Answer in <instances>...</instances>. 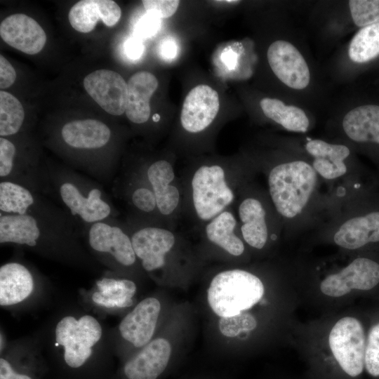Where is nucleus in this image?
<instances>
[{
  "mask_svg": "<svg viewBox=\"0 0 379 379\" xmlns=\"http://www.w3.org/2000/svg\"><path fill=\"white\" fill-rule=\"evenodd\" d=\"M264 114L285 129L306 132L310 122L305 112L294 105H287L276 98H265L260 102Z\"/></svg>",
  "mask_w": 379,
  "mask_h": 379,
  "instance_id": "obj_30",
  "label": "nucleus"
},
{
  "mask_svg": "<svg viewBox=\"0 0 379 379\" xmlns=\"http://www.w3.org/2000/svg\"><path fill=\"white\" fill-rule=\"evenodd\" d=\"M0 181L45 196L52 194L48 166H43L35 156L22 154L16 143L6 137L0 138Z\"/></svg>",
  "mask_w": 379,
  "mask_h": 379,
  "instance_id": "obj_9",
  "label": "nucleus"
},
{
  "mask_svg": "<svg viewBox=\"0 0 379 379\" xmlns=\"http://www.w3.org/2000/svg\"><path fill=\"white\" fill-rule=\"evenodd\" d=\"M74 224L41 216L0 213V244L27 247L48 258L69 263L86 262Z\"/></svg>",
  "mask_w": 379,
  "mask_h": 379,
  "instance_id": "obj_1",
  "label": "nucleus"
},
{
  "mask_svg": "<svg viewBox=\"0 0 379 379\" xmlns=\"http://www.w3.org/2000/svg\"><path fill=\"white\" fill-rule=\"evenodd\" d=\"M160 311L159 300L154 297L143 299L120 321V336L135 347H143L152 340Z\"/></svg>",
  "mask_w": 379,
  "mask_h": 379,
  "instance_id": "obj_17",
  "label": "nucleus"
},
{
  "mask_svg": "<svg viewBox=\"0 0 379 379\" xmlns=\"http://www.w3.org/2000/svg\"><path fill=\"white\" fill-rule=\"evenodd\" d=\"M136 289L132 280L105 276L96 281L91 300L101 308H126L133 305Z\"/></svg>",
  "mask_w": 379,
  "mask_h": 379,
  "instance_id": "obj_26",
  "label": "nucleus"
},
{
  "mask_svg": "<svg viewBox=\"0 0 379 379\" xmlns=\"http://www.w3.org/2000/svg\"><path fill=\"white\" fill-rule=\"evenodd\" d=\"M329 345L340 371L349 378H356L364 368L366 342L364 328L354 317L340 319L332 328Z\"/></svg>",
  "mask_w": 379,
  "mask_h": 379,
  "instance_id": "obj_10",
  "label": "nucleus"
},
{
  "mask_svg": "<svg viewBox=\"0 0 379 379\" xmlns=\"http://www.w3.org/2000/svg\"><path fill=\"white\" fill-rule=\"evenodd\" d=\"M318 175L306 161L279 164L268 175L269 192L277 211L291 219L300 215L316 189Z\"/></svg>",
  "mask_w": 379,
  "mask_h": 379,
  "instance_id": "obj_3",
  "label": "nucleus"
},
{
  "mask_svg": "<svg viewBox=\"0 0 379 379\" xmlns=\"http://www.w3.org/2000/svg\"><path fill=\"white\" fill-rule=\"evenodd\" d=\"M102 333L100 323L93 316L66 315L55 325L54 346L62 350L64 361L69 367L78 368L91 358Z\"/></svg>",
  "mask_w": 379,
  "mask_h": 379,
  "instance_id": "obj_7",
  "label": "nucleus"
},
{
  "mask_svg": "<svg viewBox=\"0 0 379 379\" xmlns=\"http://www.w3.org/2000/svg\"><path fill=\"white\" fill-rule=\"evenodd\" d=\"M60 138L64 146L80 152L75 166L100 181L110 180V175L94 153L98 152L114 168V166L99 153L110 145L112 131L109 126L94 119L70 121L61 127Z\"/></svg>",
  "mask_w": 379,
  "mask_h": 379,
  "instance_id": "obj_4",
  "label": "nucleus"
},
{
  "mask_svg": "<svg viewBox=\"0 0 379 379\" xmlns=\"http://www.w3.org/2000/svg\"><path fill=\"white\" fill-rule=\"evenodd\" d=\"M48 167L51 196L81 231L95 222L117 217L118 211L98 182L69 168Z\"/></svg>",
  "mask_w": 379,
  "mask_h": 379,
  "instance_id": "obj_2",
  "label": "nucleus"
},
{
  "mask_svg": "<svg viewBox=\"0 0 379 379\" xmlns=\"http://www.w3.org/2000/svg\"><path fill=\"white\" fill-rule=\"evenodd\" d=\"M87 93L108 114L119 116L126 112L128 84L117 72L95 70L83 81Z\"/></svg>",
  "mask_w": 379,
  "mask_h": 379,
  "instance_id": "obj_14",
  "label": "nucleus"
},
{
  "mask_svg": "<svg viewBox=\"0 0 379 379\" xmlns=\"http://www.w3.org/2000/svg\"><path fill=\"white\" fill-rule=\"evenodd\" d=\"M159 52L162 59L171 61L178 54L177 42L171 37L163 39L159 44Z\"/></svg>",
  "mask_w": 379,
  "mask_h": 379,
  "instance_id": "obj_41",
  "label": "nucleus"
},
{
  "mask_svg": "<svg viewBox=\"0 0 379 379\" xmlns=\"http://www.w3.org/2000/svg\"><path fill=\"white\" fill-rule=\"evenodd\" d=\"M126 227L142 267L148 272L163 267L175 242L173 233L155 225L128 222Z\"/></svg>",
  "mask_w": 379,
  "mask_h": 379,
  "instance_id": "obj_12",
  "label": "nucleus"
},
{
  "mask_svg": "<svg viewBox=\"0 0 379 379\" xmlns=\"http://www.w3.org/2000/svg\"><path fill=\"white\" fill-rule=\"evenodd\" d=\"M0 213L38 215L76 225L61 206L55 205L45 195L8 181H0Z\"/></svg>",
  "mask_w": 379,
  "mask_h": 379,
  "instance_id": "obj_11",
  "label": "nucleus"
},
{
  "mask_svg": "<svg viewBox=\"0 0 379 379\" xmlns=\"http://www.w3.org/2000/svg\"><path fill=\"white\" fill-rule=\"evenodd\" d=\"M127 84L126 115L134 124H144L150 116L149 101L158 88V80L152 73L141 71L133 74Z\"/></svg>",
  "mask_w": 379,
  "mask_h": 379,
  "instance_id": "obj_24",
  "label": "nucleus"
},
{
  "mask_svg": "<svg viewBox=\"0 0 379 379\" xmlns=\"http://www.w3.org/2000/svg\"><path fill=\"white\" fill-rule=\"evenodd\" d=\"M348 5L356 25L364 27L379 22V0H350Z\"/></svg>",
  "mask_w": 379,
  "mask_h": 379,
  "instance_id": "obj_34",
  "label": "nucleus"
},
{
  "mask_svg": "<svg viewBox=\"0 0 379 379\" xmlns=\"http://www.w3.org/2000/svg\"><path fill=\"white\" fill-rule=\"evenodd\" d=\"M192 199L197 216L208 222L232 203L234 194L219 165H204L194 173L191 180Z\"/></svg>",
  "mask_w": 379,
  "mask_h": 379,
  "instance_id": "obj_8",
  "label": "nucleus"
},
{
  "mask_svg": "<svg viewBox=\"0 0 379 379\" xmlns=\"http://www.w3.org/2000/svg\"><path fill=\"white\" fill-rule=\"evenodd\" d=\"M161 25V20L159 18L147 12L136 25L137 36L141 39L152 37L159 32Z\"/></svg>",
  "mask_w": 379,
  "mask_h": 379,
  "instance_id": "obj_38",
  "label": "nucleus"
},
{
  "mask_svg": "<svg viewBox=\"0 0 379 379\" xmlns=\"http://www.w3.org/2000/svg\"><path fill=\"white\" fill-rule=\"evenodd\" d=\"M305 149L313 158L312 167L321 178L331 180L347 173L345 160L350 155V149L345 145L314 139L306 143Z\"/></svg>",
  "mask_w": 379,
  "mask_h": 379,
  "instance_id": "obj_23",
  "label": "nucleus"
},
{
  "mask_svg": "<svg viewBox=\"0 0 379 379\" xmlns=\"http://www.w3.org/2000/svg\"><path fill=\"white\" fill-rule=\"evenodd\" d=\"M219 329L227 337H235L242 332L253 330L257 326L255 317L249 313L223 317L219 320Z\"/></svg>",
  "mask_w": 379,
  "mask_h": 379,
  "instance_id": "obj_35",
  "label": "nucleus"
},
{
  "mask_svg": "<svg viewBox=\"0 0 379 379\" xmlns=\"http://www.w3.org/2000/svg\"><path fill=\"white\" fill-rule=\"evenodd\" d=\"M36 275L24 263L10 261L0 267V305L11 307L25 301L36 286Z\"/></svg>",
  "mask_w": 379,
  "mask_h": 379,
  "instance_id": "obj_20",
  "label": "nucleus"
},
{
  "mask_svg": "<svg viewBox=\"0 0 379 379\" xmlns=\"http://www.w3.org/2000/svg\"><path fill=\"white\" fill-rule=\"evenodd\" d=\"M379 283V264L357 258L340 272L330 274L320 284L321 291L331 297H340L352 289L370 290Z\"/></svg>",
  "mask_w": 379,
  "mask_h": 379,
  "instance_id": "obj_13",
  "label": "nucleus"
},
{
  "mask_svg": "<svg viewBox=\"0 0 379 379\" xmlns=\"http://www.w3.org/2000/svg\"><path fill=\"white\" fill-rule=\"evenodd\" d=\"M121 10L112 0H81L69 10V21L77 32L88 33L101 20L107 27L114 26L120 20Z\"/></svg>",
  "mask_w": 379,
  "mask_h": 379,
  "instance_id": "obj_22",
  "label": "nucleus"
},
{
  "mask_svg": "<svg viewBox=\"0 0 379 379\" xmlns=\"http://www.w3.org/2000/svg\"><path fill=\"white\" fill-rule=\"evenodd\" d=\"M0 35L7 44L29 55L39 53L46 42V34L41 25L23 13L13 14L3 20Z\"/></svg>",
  "mask_w": 379,
  "mask_h": 379,
  "instance_id": "obj_18",
  "label": "nucleus"
},
{
  "mask_svg": "<svg viewBox=\"0 0 379 379\" xmlns=\"http://www.w3.org/2000/svg\"><path fill=\"white\" fill-rule=\"evenodd\" d=\"M342 124L345 134L351 140L379 144V106L357 107L346 114Z\"/></svg>",
  "mask_w": 379,
  "mask_h": 379,
  "instance_id": "obj_28",
  "label": "nucleus"
},
{
  "mask_svg": "<svg viewBox=\"0 0 379 379\" xmlns=\"http://www.w3.org/2000/svg\"><path fill=\"white\" fill-rule=\"evenodd\" d=\"M333 241L336 245L349 250L379 241V211L347 220L335 232Z\"/></svg>",
  "mask_w": 379,
  "mask_h": 379,
  "instance_id": "obj_25",
  "label": "nucleus"
},
{
  "mask_svg": "<svg viewBox=\"0 0 379 379\" xmlns=\"http://www.w3.org/2000/svg\"><path fill=\"white\" fill-rule=\"evenodd\" d=\"M237 220L233 213L224 211L208 222L205 231L208 239L234 256L241 255L244 251L243 241L235 232Z\"/></svg>",
  "mask_w": 379,
  "mask_h": 379,
  "instance_id": "obj_29",
  "label": "nucleus"
},
{
  "mask_svg": "<svg viewBox=\"0 0 379 379\" xmlns=\"http://www.w3.org/2000/svg\"><path fill=\"white\" fill-rule=\"evenodd\" d=\"M171 353L166 339L152 340L126 363L124 374L128 379H157L166 368Z\"/></svg>",
  "mask_w": 379,
  "mask_h": 379,
  "instance_id": "obj_19",
  "label": "nucleus"
},
{
  "mask_svg": "<svg viewBox=\"0 0 379 379\" xmlns=\"http://www.w3.org/2000/svg\"><path fill=\"white\" fill-rule=\"evenodd\" d=\"M147 13L160 19L172 16L178 10L180 1L178 0H144L142 1Z\"/></svg>",
  "mask_w": 379,
  "mask_h": 379,
  "instance_id": "obj_37",
  "label": "nucleus"
},
{
  "mask_svg": "<svg viewBox=\"0 0 379 379\" xmlns=\"http://www.w3.org/2000/svg\"><path fill=\"white\" fill-rule=\"evenodd\" d=\"M222 60L229 68H233L236 62V55L231 51L224 53L222 55Z\"/></svg>",
  "mask_w": 379,
  "mask_h": 379,
  "instance_id": "obj_43",
  "label": "nucleus"
},
{
  "mask_svg": "<svg viewBox=\"0 0 379 379\" xmlns=\"http://www.w3.org/2000/svg\"><path fill=\"white\" fill-rule=\"evenodd\" d=\"M0 379H32L29 375L17 372L11 362L4 357L0 359Z\"/></svg>",
  "mask_w": 379,
  "mask_h": 379,
  "instance_id": "obj_42",
  "label": "nucleus"
},
{
  "mask_svg": "<svg viewBox=\"0 0 379 379\" xmlns=\"http://www.w3.org/2000/svg\"><path fill=\"white\" fill-rule=\"evenodd\" d=\"M81 234L90 251L109 270L117 272L135 264L138 258L128 230L117 218L88 225Z\"/></svg>",
  "mask_w": 379,
  "mask_h": 379,
  "instance_id": "obj_6",
  "label": "nucleus"
},
{
  "mask_svg": "<svg viewBox=\"0 0 379 379\" xmlns=\"http://www.w3.org/2000/svg\"><path fill=\"white\" fill-rule=\"evenodd\" d=\"M16 78V72L12 65L0 55V88H6L13 85Z\"/></svg>",
  "mask_w": 379,
  "mask_h": 379,
  "instance_id": "obj_39",
  "label": "nucleus"
},
{
  "mask_svg": "<svg viewBox=\"0 0 379 379\" xmlns=\"http://www.w3.org/2000/svg\"><path fill=\"white\" fill-rule=\"evenodd\" d=\"M261 280L242 270H226L216 274L208 289V302L220 317H231L247 310L264 295Z\"/></svg>",
  "mask_w": 379,
  "mask_h": 379,
  "instance_id": "obj_5",
  "label": "nucleus"
},
{
  "mask_svg": "<svg viewBox=\"0 0 379 379\" xmlns=\"http://www.w3.org/2000/svg\"><path fill=\"white\" fill-rule=\"evenodd\" d=\"M348 54L359 63L368 62L379 55V22L361 29L352 38Z\"/></svg>",
  "mask_w": 379,
  "mask_h": 379,
  "instance_id": "obj_32",
  "label": "nucleus"
},
{
  "mask_svg": "<svg viewBox=\"0 0 379 379\" xmlns=\"http://www.w3.org/2000/svg\"><path fill=\"white\" fill-rule=\"evenodd\" d=\"M25 121L20 102L12 94L0 91V135L10 137L18 133Z\"/></svg>",
  "mask_w": 379,
  "mask_h": 379,
  "instance_id": "obj_33",
  "label": "nucleus"
},
{
  "mask_svg": "<svg viewBox=\"0 0 379 379\" xmlns=\"http://www.w3.org/2000/svg\"><path fill=\"white\" fill-rule=\"evenodd\" d=\"M267 60L277 77L293 89L306 88L310 80L308 65L299 51L291 43L278 40L267 49Z\"/></svg>",
  "mask_w": 379,
  "mask_h": 379,
  "instance_id": "obj_15",
  "label": "nucleus"
},
{
  "mask_svg": "<svg viewBox=\"0 0 379 379\" xmlns=\"http://www.w3.org/2000/svg\"><path fill=\"white\" fill-rule=\"evenodd\" d=\"M364 367L371 375L379 376V324L373 326L368 333Z\"/></svg>",
  "mask_w": 379,
  "mask_h": 379,
  "instance_id": "obj_36",
  "label": "nucleus"
},
{
  "mask_svg": "<svg viewBox=\"0 0 379 379\" xmlns=\"http://www.w3.org/2000/svg\"><path fill=\"white\" fill-rule=\"evenodd\" d=\"M220 107L218 93L208 85H198L187 93L184 100L180 122L190 133L206 129L215 118Z\"/></svg>",
  "mask_w": 379,
  "mask_h": 379,
  "instance_id": "obj_16",
  "label": "nucleus"
},
{
  "mask_svg": "<svg viewBox=\"0 0 379 379\" xmlns=\"http://www.w3.org/2000/svg\"><path fill=\"white\" fill-rule=\"evenodd\" d=\"M153 190L159 213L168 216L177 208L180 202L178 188L172 184L175 172L171 164L159 159L149 164L145 171H139Z\"/></svg>",
  "mask_w": 379,
  "mask_h": 379,
  "instance_id": "obj_21",
  "label": "nucleus"
},
{
  "mask_svg": "<svg viewBox=\"0 0 379 379\" xmlns=\"http://www.w3.org/2000/svg\"><path fill=\"white\" fill-rule=\"evenodd\" d=\"M145 46L142 39L138 36L129 37L124 44V52L128 58L131 60H138L143 55Z\"/></svg>",
  "mask_w": 379,
  "mask_h": 379,
  "instance_id": "obj_40",
  "label": "nucleus"
},
{
  "mask_svg": "<svg viewBox=\"0 0 379 379\" xmlns=\"http://www.w3.org/2000/svg\"><path fill=\"white\" fill-rule=\"evenodd\" d=\"M238 213L244 241L255 248H262L268 239V227L261 201L254 197L244 199L239 206Z\"/></svg>",
  "mask_w": 379,
  "mask_h": 379,
  "instance_id": "obj_27",
  "label": "nucleus"
},
{
  "mask_svg": "<svg viewBox=\"0 0 379 379\" xmlns=\"http://www.w3.org/2000/svg\"><path fill=\"white\" fill-rule=\"evenodd\" d=\"M126 196L135 213L142 216L138 224L149 225V218L159 213L154 193L139 171L129 180Z\"/></svg>",
  "mask_w": 379,
  "mask_h": 379,
  "instance_id": "obj_31",
  "label": "nucleus"
}]
</instances>
